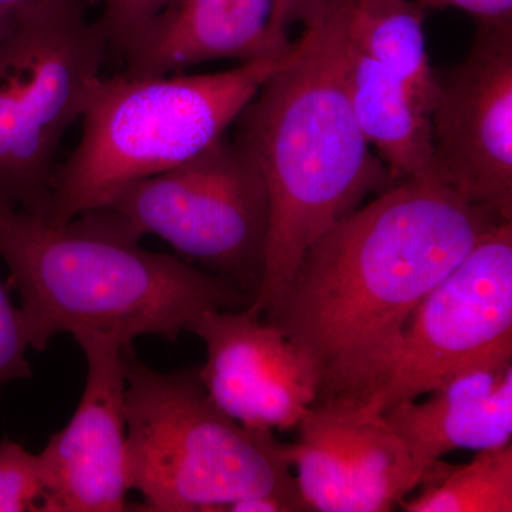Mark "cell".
<instances>
[{"label": "cell", "mask_w": 512, "mask_h": 512, "mask_svg": "<svg viewBox=\"0 0 512 512\" xmlns=\"http://www.w3.org/2000/svg\"><path fill=\"white\" fill-rule=\"evenodd\" d=\"M429 394L426 402L396 404L379 414L429 470L453 451L512 443V352L461 370Z\"/></svg>", "instance_id": "cell-14"}, {"label": "cell", "mask_w": 512, "mask_h": 512, "mask_svg": "<svg viewBox=\"0 0 512 512\" xmlns=\"http://www.w3.org/2000/svg\"><path fill=\"white\" fill-rule=\"evenodd\" d=\"M278 0H177L124 50L128 77L168 76L197 64L284 55L293 42L276 30Z\"/></svg>", "instance_id": "cell-13"}, {"label": "cell", "mask_w": 512, "mask_h": 512, "mask_svg": "<svg viewBox=\"0 0 512 512\" xmlns=\"http://www.w3.org/2000/svg\"><path fill=\"white\" fill-rule=\"evenodd\" d=\"M437 83L434 177L468 204L512 222V20L478 22L468 55Z\"/></svg>", "instance_id": "cell-9"}, {"label": "cell", "mask_w": 512, "mask_h": 512, "mask_svg": "<svg viewBox=\"0 0 512 512\" xmlns=\"http://www.w3.org/2000/svg\"><path fill=\"white\" fill-rule=\"evenodd\" d=\"M348 90L357 127L394 183L433 175L429 111L402 79L360 50L352 37Z\"/></svg>", "instance_id": "cell-15"}, {"label": "cell", "mask_w": 512, "mask_h": 512, "mask_svg": "<svg viewBox=\"0 0 512 512\" xmlns=\"http://www.w3.org/2000/svg\"><path fill=\"white\" fill-rule=\"evenodd\" d=\"M424 9H460L478 22L512 20V0H416Z\"/></svg>", "instance_id": "cell-21"}, {"label": "cell", "mask_w": 512, "mask_h": 512, "mask_svg": "<svg viewBox=\"0 0 512 512\" xmlns=\"http://www.w3.org/2000/svg\"><path fill=\"white\" fill-rule=\"evenodd\" d=\"M431 467L426 478L433 477V484L419 497L400 501L404 511H512V443L477 451L476 457L464 466H443L439 460V476Z\"/></svg>", "instance_id": "cell-17"}, {"label": "cell", "mask_w": 512, "mask_h": 512, "mask_svg": "<svg viewBox=\"0 0 512 512\" xmlns=\"http://www.w3.org/2000/svg\"><path fill=\"white\" fill-rule=\"evenodd\" d=\"M124 413L128 487L143 497L128 510L222 512L238 500L272 497L309 511L288 444L222 412L197 369L158 372L128 348Z\"/></svg>", "instance_id": "cell-5"}, {"label": "cell", "mask_w": 512, "mask_h": 512, "mask_svg": "<svg viewBox=\"0 0 512 512\" xmlns=\"http://www.w3.org/2000/svg\"><path fill=\"white\" fill-rule=\"evenodd\" d=\"M13 16L5 15V13H0V39L2 36L8 32L10 26H12Z\"/></svg>", "instance_id": "cell-24"}, {"label": "cell", "mask_w": 512, "mask_h": 512, "mask_svg": "<svg viewBox=\"0 0 512 512\" xmlns=\"http://www.w3.org/2000/svg\"><path fill=\"white\" fill-rule=\"evenodd\" d=\"M190 333L204 342L207 360L197 369L212 402L248 429H296L318 394L312 363L247 309L202 315Z\"/></svg>", "instance_id": "cell-12"}, {"label": "cell", "mask_w": 512, "mask_h": 512, "mask_svg": "<svg viewBox=\"0 0 512 512\" xmlns=\"http://www.w3.org/2000/svg\"><path fill=\"white\" fill-rule=\"evenodd\" d=\"M63 2L67 0H0V13L16 16L28 10L46 8Z\"/></svg>", "instance_id": "cell-23"}, {"label": "cell", "mask_w": 512, "mask_h": 512, "mask_svg": "<svg viewBox=\"0 0 512 512\" xmlns=\"http://www.w3.org/2000/svg\"><path fill=\"white\" fill-rule=\"evenodd\" d=\"M29 348L20 309L10 301L8 291L0 282V386L32 379V367L26 357Z\"/></svg>", "instance_id": "cell-20"}, {"label": "cell", "mask_w": 512, "mask_h": 512, "mask_svg": "<svg viewBox=\"0 0 512 512\" xmlns=\"http://www.w3.org/2000/svg\"><path fill=\"white\" fill-rule=\"evenodd\" d=\"M349 3L333 0L303 30L288 62L235 121L269 198L264 276L248 308L258 318L328 229L394 183L350 106Z\"/></svg>", "instance_id": "cell-2"}, {"label": "cell", "mask_w": 512, "mask_h": 512, "mask_svg": "<svg viewBox=\"0 0 512 512\" xmlns=\"http://www.w3.org/2000/svg\"><path fill=\"white\" fill-rule=\"evenodd\" d=\"M74 340L86 356V386L69 424L37 454L43 512L127 511L124 387L131 346L94 333Z\"/></svg>", "instance_id": "cell-11"}, {"label": "cell", "mask_w": 512, "mask_h": 512, "mask_svg": "<svg viewBox=\"0 0 512 512\" xmlns=\"http://www.w3.org/2000/svg\"><path fill=\"white\" fill-rule=\"evenodd\" d=\"M103 12L97 20L116 55L124 50L144 29L174 5L177 0H103Z\"/></svg>", "instance_id": "cell-19"}, {"label": "cell", "mask_w": 512, "mask_h": 512, "mask_svg": "<svg viewBox=\"0 0 512 512\" xmlns=\"http://www.w3.org/2000/svg\"><path fill=\"white\" fill-rule=\"evenodd\" d=\"M107 207L141 235H157L183 258L254 298L269 237V198L249 148L221 137L200 154L121 191Z\"/></svg>", "instance_id": "cell-7"}, {"label": "cell", "mask_w": 512, "mask_h": 512, "mask_svg": "<svg viewBox=\"0 0 512 512\" xmlns=\"http://www.w3.org/2000/svg\"><path fill=\"white\" fill-rule=\"evenodd\" d=\"M109 52L86 0L13 16L0 39V204L46 220L60 144Z\"/></svg>", "instance_id": "cell-6"}, {"label": "cell", "mask_w": 512, "mask_h": 512, "mask_svg": "<svg viewBox=\"0 0 512 512\" xmlns=\"http://www.w3.org/2000/svg\"><path fill=\"white\" fill-rule=\"evenodd\" d=\"M284 55L194 76H101L83 111L79 144L56 170L46 221L66 224L107 207L130 185L171 170L224 137Z\"/></svg>", "instance_id": "cell-4"}, {"label": "cell", "mask_w": 512, "mask_h": 512, "mask_svg": "<svg viewBox=\"0 0 512 512\" xmlns=\"http://www.w3.org/2000/svg\"><path fill=\"white\" fill-rule=\"evenodd\" d=\"M512 352V222H498L414 309L367 412L429 394L461 370Z\"/></svg>", "instance_id": "cell-8"}, {"label": "cell", "mask_w": 512, "mask_h": 512, "mask_svg": "<svg viewBox=\"0 0 512 512\" xmlns=\"http://www.w3.org/2000/svg\"><path fill=\"white\" fill-rule=\"evenodd\" d=\"M143 235L111 207L62 225L0 204V256L18 291L30 348L56 336H141L175 342L205 313L251 306L235 282L141 247Z\"/></svg>", "instance_id": "cell-3"}, {"label": "cell", "mask_w": 512, "mask_h": 512, "mask_svg": "<svg viewBox=\"0 0 512 512\" xmlns=\"http://www.w3.org/2000/svg\"><path fill=\"white\" fill-rule=\"evenodd\" d=\"M296 430L288 457L309 511H392L429 471L365 407L315 404Z\"/></svg>", "instance_id": "cell-10"}, {"label": "cell", "mask_w": 512, "mask_h": 512, "mask_svg": "<svg viewBox=\"0 0 512 512\" xmlns=\"http://www.w3.org/2000/svg\"><path fill=\"white\" fill-rule=\"evenodd\" d=\"M45 484L39 456L9 439L0 441V512H43Z\"/></svg>", "instance_id": "cell-18"}, {"label": "cell", "mask_w": 512, "mask_h": 512, "mask_svg": "<svg viewBox=\"0 0 512 512\" xmlns=\"http://www.w3.org/2000/svg\"><path fill=\"white\" fill-rule=\"evenodd\" d=\"M333 0H278L276 5L275 26L282 35L288 36V30L301 23L309 28L318 22Z\"/></svg>", "instance_id": "cell-22"}, {"label": "cell", "mask_w": 512, "mask_h": 512, "mask_svg": "<svg viewBox=\"0 0 512 512\" xmlns=\"http://www.w3.org/2000/svg\"><path fill=\"white\" fill-rule=\"evenodd\" d=\"M498 222L427 175L396 181L328 229L261 316L312 363L313 406H369L421 299Z\"/></svg>", "instance_id": "cell-1"}, {"label": "cell", "mask_w": 512, "mask_h": 512, "mask_svg": "<svg viewBox=\"0 0 512 512\" xmlns=\"http://www.w3.org/2000/svg\"><path fill=\"white\" fill-rule=\"evenodd\" d=\"M426 12L416 0H350L348 28L353 43L402 79L431 114L439 83L424 35Z\"/></svg>", "instance_id": "cell-16"}]
</instances>
